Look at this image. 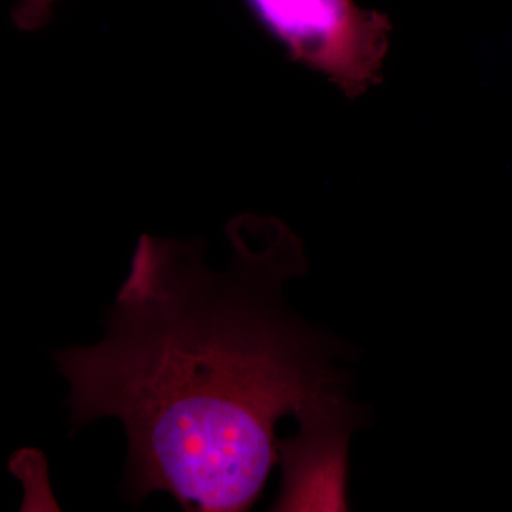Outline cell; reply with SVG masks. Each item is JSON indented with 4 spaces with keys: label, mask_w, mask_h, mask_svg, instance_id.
<instances>
[{
    "label": "cell",
    "mask_w": 512,
    "mask_h": 512,
    "mask_svg": "<svg viewBox=\"0 0 512 512\" xmlns=\"http://www.w3.org/2000/svg\"><path fill=\"white\" fill-rule=\"evenodd\" d=\"M227 237L231 261L215 271L201 242L141 235L104 338L52 352L72 429L123 423L134 505L163 491L185 511H248L278 463L276 423L348 379L339 343L285 301L308 269L299 239L252 214Z\"/></svg>",
    "instance_id": "1"
},
{
    "label": "cell",
    "mask_w": 512,
    "mask_h": 512,
    "mask_svg": "<svg viewBox=\"0 0 512 512\" xmlns=\"http://www.w3.org/2000/svg\"><path fill=\"white\" fill-rule=\"evenodd\" d=\"M261 25L295 62L349 97L380 80L390 46L389 19L355 0H247Z\"/></svg>",
    "instance_id": "2"
},
{
    "label": "cell",
    "mask_w": 512,
    "mask_h": 512,
    "mask_svg": "<svg viewBox=\"0 0 512 512\" xmlns=\"http://www.w3.org/2000/svg\"><path fill=\"white\" fill-rule=\"evenodd\" d=\"M343 387L309 400L295 414L298 433L278 440L282 487L272 510H348L349 443L360 413Z\"/></svg>",
    "instance_id": "3"
},
{
    "label": "cell",
    "mask_w": 512,
    "mask_h": 512,
    "mask_svg": "<svg viewBox=\"0 0 512 512\" xmlns=\"http://www.w3.org/2000/svg\"><path fill=\"white\" fill-rule=\"evenodd\" d=\"M57 0H18L12 9V20L16 28L33 32L45 28L52 18Z\"/></svg>",
    "instance_id": "4"
}]
</instances>
